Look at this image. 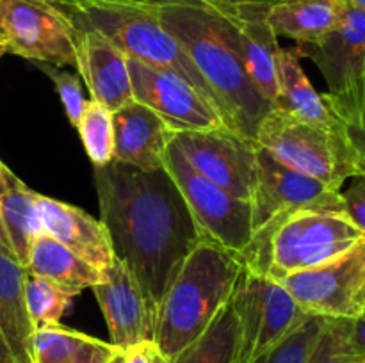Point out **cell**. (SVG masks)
Masks as SVG:
<instances>
[{"label":"cell","mask_w":365,"mask_h":363,"mask_svg":"<svg viewBox=\"0 0 365 363\" xmlns=\"http://www.w3.org/2000/svg\"><path fill=\"white\" fill-rule=\"evenodd\" d=\"M150 6L205 78L225 125L255 141L260 123L274 105L253 84L220 18L200 0H164Z\"/></svg>","instance_id":"2"},{"label":"cell","mask_w":365,"mask_h":363,"mask_svg":"<svg viewBox=\"0 0 365 363\" xmlns=\"http://www.w3.org/2000/svg\"><path fill=\"white\" fill-rule=\"evenodd\" d=\"M95 189L114 256L130 267L157 313L184 260L207 237L166 167L141 171L110 160L95 167Z\"/></svg>","instance_id":"1"},{"label":"cell","mask_w":365,"mask_h":363,"mask_svg":"<svg viewBox=\"0 0 365 363\" xmlns=\"http://www.w3.org/2000/svg\"><path fill=\"white\" fill-rule=\"evenodd\" d=\"M36 205L41 217L43 233L56 238L96 269L103 270L113 263V244L102 221L71 203L39 192H36Z\"/></svg>","instance_id":"19"},{"label":"cell","mask_w":365,"mask_h":363,"mask_svg":"<svg viewBox=\"0 0 365 363\" xmlns=\"http://www.w3.org/2000/svg\"><path fill=\"white\" fill-rule=\"evenodd\" d=\"M120 351L121 349H118L110 342H103L100 338H95L91 344H88L78 352L77 358L71 363H109Z\"/></svg>","instance_id":"34"},{"label":"cell","mask_w":365,"mask_h":363,"mask_svg":"<svg viewBox=\"0 0 365 363\" xmlns=\"http://www.w3.org/2000/svg\"><path fill=\"white\" fill-rule=\"evenodd\" d=\"M25 270L57 285L73 298L86 288L95 287L103 278V270L93 267L46 233L39 235L32 244Z\"/></svg>","instance_id":"24"},{"label":"cell","mask_w":365,"mask_h":363,"mask_svg":"<svg viewBox=\"0 0 365 363\" xmlns=\"http://www.w3.org/2000/svg\"><path fill=\"white\" fill-rule=\"evenodd\" d=\"M68 6L77 27L98 31L128 57L178 73L221 116L205 78L180 43L160 23L155 7L134 0H68Z\"/></svg>","instance_id":"5"},{"label":"cell","mask_w":365,"mask_h":363,"mask_svg":"<svg viewBox=\"0 0 365 363\" xmlns=\"http://www.w3.org/2000/svg\"><path fill=\"white\" fill-rule=\"evenodd\" d=\"M200 2L220 18L253 84L274 105L278 93V53L282 46L267 18L271 0Z\"/></svg>","instance_id":"13"},{"label":"cell","mask_w":365,"mask_h":363,"mask_svg":"<svg viewBox=\"0 0 365 363\" xmlns=\"http://www.w3.org/2000/svg\"><path fill=\"white\" fill-rule=\"evenodd\" d=\"M75 68L91 100L106 105L110 112L134 100L127 53L98 31L78 27Z\"/></svg>","instance_id":"17"},{"label":"cell","mask_w":365,"mask_h":363,"mask_svg":"<svg viewBox=\"0 0 365 363\" xmlns=\"http://www.w3.org/2000/svg\"><path fill=\"white\" fill-rule=\"evenodd\" d=\"M71 299L73 295L57 285L25 270V302L36 330L61 324V319L70 308Z\"/></svg>","instance_id":"27"},{"label":"cell","mask_w":365,"mask_h":363,"mask_svg":"<svg viewBox=\"0 0 365 363\" xmlns=\"http://www.w3.org/2000/svg\"><path fill=\"white\" fill-rule=\"evenodd\" d=\"M39 68L56 84V89L59 93L61 102H63L68 121L71 123V127L77 128L86 107V98L82 95L81 77L70 73L68 70H61V68L52 66V64H39Z\"/></svg>","instance_id":"31"},{"label":"cell","mask_w":365,"mask_h":363,"mask_svg":"<svg viewBox=\"0 0 365 363\" xmlns=\"http://www.w3.org/2000/svg\"><path fill=\"white\" fill-rule=\"evenodd\" d=\"M93 294L106 319L110 344L125 351L139 342L153 340L155 313L127 263L114 256L103 269L102 281L93 287Z\"/></svg>","instance_id":"16"},{"label":"cell","mask_w":365,"mask_h":363,"mask_svg":"<svg viewBox=\"0 0 365 363\" xmlns=\"http://www.w3.org/2000/svg\"><path fill=\"white\" fill-rule=\"evenodd\" d=\"M278 162L317 178L328 187L342 191L346 180L362 177L359 157L342 130L309 123L274 107L255 135Z\"/></svg>","instance_id":"6"},{"label":"cell","mask_w":365,"mask_h":363,"mask_svg":"<svg viewBox=\"0 0 365 363\" xmlns=\"http://www.w3.org/2000/svg\"><path fill=\"white\" fill-rule=\"evenodd\" d=\"M230 301L241 327L237 363H253L310 317L280 281L246 267Z\"/></svg>","instance_id":"8"},{"label":"cell","mask_w":365,"mask_h":363,"mask_svg":"<svg viewBox=\"0 0 365 363\" xmlns=\"http://www.w3.org/2000/svg\"><path fill=\"white\" fill-rule=\"evenodd\" d=\"M349 349L359 363H365V312L351 320L349 330Z\"/></svg>","instance_id":"36"},{"label":"cell","mask_w":365,"mask_h":363,"mask_svg":"<svg viewBox=\"0 0 365 363\" xmlns=\"http://www.w3.org/2000/svg\"><path fill=\"white\" fill-rule=\"evenodd\" d=\"M0 249H4V251L9 253V255H13V249H11V242H9V238H7L6 230H4L2 219H0Z\"/></svg>","instance_id":"38"},{"label":"cell","mask_w":365,"mask_h":363,"mask_svg":"<svg viewBox=\"0 0 365 363\" xmlns=\"http://www.w3.org/2000/svg\"><path fill=\"white\" fill-rule=\"evenodd\" d=\"M242 270L241 256L210 238L189 253L155 313L153 342L170 362L205 333L232 299Z\"/></svg>","instance_id":"3"},{"label":"cell","mask_w":365,"mask_h":363,"mask_svg":"<svg viewBox=\"0 0 365 363\" xmlns=\"http://www.w3.org/2000/svg\"><path fill=\"white\" fill-rule=\"evenodd\" d=\"M310 317L356 319L365 312V237L335 258L280 280Z\"/></svg>","instance_id":"10"},{"label":"cell","mask_w":365,"mask_h":363,"mask_svg":"<svg viewBox=\"0 0 365 363\" xmlns=\"http://www.w3.org/2000/svg\"><path fill=\"white\" fill-rule=\"evenodd\" d=\"M296 52L319 68L328 88L323 96L335 116H348L365 85V13L344 7L335 28L316 45H298Z\"/></svg>","instance_id":"11"},{"label":"cell","mask_w":365,"mask_h":363,"mask_svg":"<svg viewBox=\"0 0 365 363\" xmlns=\"http://www.w3.org/2000/svg\"><path fill=\"white\" fill-rule=\"evenodd\" d=\"M95 337L61 324L41 327L34 333V363H71Z\"/></svg>","instance_id":"28"},{"label":"cell","mask_w":365,"mask_h":363,"mask_svg":"<svg viewBox=\"0 0 365 363\" xmlns=\"http://www.w3.org/2000/svg\"><path fill=\"white\" fill-rule=\"evenodd\" d=\"M159 2H164V0H152V2H146V4H159Z\"/></svg>","instance_id":"41"},{"label":"cell","mask_w":365,"mask_h":363,"mask_svg":"<svg viewBox=\"0 0 365 363\" xmlns=\"http://www.w3.org/2000/svg\"><path fill=\"white\" fill-rule=\"evenodd\" d=\"M339 2H341L342 6L351 7V9L362 11V13H365V0H339Z\"/></svg>","instance_id":"39"},{"label":"cell","mask_w":365,"mask_h":363,"mask_svg":"<svg viewBox=\"0 0 365 363\" xmlns=\"http://www.w3.org/2000/svg\"><path fill=\"white\" fill-rule=\"evenodd\" d=\"M0 219L11 242L14 258L27 265L29 251L43 233L41 217L36 205V192L25 185L0 160Z\"/></svg>","instance_id":"22"},{"label":"cell","mask_w":365,"mask_h":363,"mask_svg":"<svg viewBox=\"0 0 365 363\" xmlns=\"http://www.w3.org/2000/svg\"><path fill=\"white\" fill-rule=\"evenodd\" d=\"M66 2H68V0H66Z\"/></svg>","instance_id":"42"},{"label":"cell","mask_w":365,"mask_h":363,"mask_svg":"<svg viewBox=\"0 0 365 363\" xmlns=\"http://www.w3.org/2000/svg\"><path fill=\"white\" fill-rule=\"evenodd\" d=\"M327 326L324 317H309L287 338L253 363H309L310 354Z\"/></svg>","instance_id":"29"},{"label":"cell","mask_w":365,"mask_h":363,"mask_svg":"<svg viewBox=\"0 0 365 363\" xmlns=\"http://www.w3.org/2000/svg\"><path fill=\"white\" fill-rule=\"evenodd\" d=\"M299 59L302 57L298 56L296 48H284V46L280 48V53H278V93L274 107L299 117V120L309 121V123L342 130L344 125L335 116L324 96L317 93L312 82L309 80Z\"/></svg>","instance_id":"20"},{"label":"cell","mask_w":365,"mask_h":363,"mask_svg":"<svg viewBox=\"0 0 365 363\" xmlns=\"http://www.w3.org/2000/svg\"><path fill=\"white\" fill-rule=\"evenodd\" d=\"M77 130L93 166L102 167L114 160L113 112L106 105L91 98L86 100Z\"/></svg>","instance_id":"26"},{"label":"cell","mask_w":365,"mask_h":363,"mask_svg":"<svg viewBox=\"0 0 365 363\" xmlns=\"http://www.w3.org/2000/svg\"><path fill=\"white\" fill-rule=\"evenodd\" d=\"M344 7L339 0H271L267 18L278 38L316 45L341 21Z\"/></svg>","instance_id":"23"},{"label":"cell","mask_w":365,"mask_h":363,"mask_svg":"<svg viewBox=\"0 0 365 363\" xmlns=\"http://www.w3.org/2000/svg\"><path fill=\"white\" fill-rule=\"evenodd\" d=\"M351 320L327 319V326L310 354L309 363H359L349 349Z\"/></svg>","instance_id":"30"},{"label":"cell","mask_w":365,"mask_h":363,"mask_svg":"<svg viewBox=\"0 0 365 363\" xmlns=\"http://www.w3.org/2000/svg\"><path fill=\"white\" fill-rule=\"evenodd\" d=\"M250 203L253 233L296 210L344 212L342 191H335L317 178L278 162L259 144L257 184Z\"/></svg>","instance_id":"12"},{"label":"cell","mask_w":365,"mask_h":363,"mask_svg":"<svg viewBox=\"0 0 365 363\" xmlns=\"http://www.w3.org/2000/svg\"><path fill=\"white\" fill-rule=\"evenodd\" d=\"M109 363H125V356H123V351H120V352H118V354L114 356V358L110 359Z\"/></svg>","instance_id":"40"},{"label":"cell","mask_w":365,"mask_h":363,"mask_svg":"<svg viewBox=\"0 0 365 363\" xmlns=\"http://www.w3.org/2000/svg\"><path fill=\"white\" fill-rule=\"evenodd\" d=\"M0 327L18 363H34L36 327L25 302V267L0 249Z\"/></svg>","instance_id":"21"},{"label":"cell","mask_w":365,"mask_h":363,"mask_svg":"<svg viewBox=\"0 0 365 363\" xmlns=\"http://www.w3.org/2000/svg\"><path fill=\"white\" fill-rule=\"evenodd\" d=\"M125 363H171L153 340L139 342L123 351Z\"/></svg>","instance_id":"35"},{"label":"cell","mask_w":365,"mask_h":363,"mask_svg":"<svg viewBox=\"0 0 365 363\" xmlns=\"http://www.w3.org/2000/svg\"><path fill=\"white\" fill-rule=\"evenodd\" d=\"M341 123L344 125L346 135H348L349 142H351L353 149H355L356 157H359V162H360V167H362V177H364L365 174V85L356 107L348 114V116L342 117Z\"/></svg>","instance_id":"32"},{"label":"cell","mask_w":365,"mask_h":363,"mask_svg":"<svg viewBox=\"0 0 365 363\" xmlns=\"http://www.w3.org/2000/svg\"><path fill=\"white\" fill-rule=\"evenodd\" d=\"M344 212L365 237V174L353 178L351 185L342 191Z\"/></svg>","instance_id":"33"},{"label":"cell","mask_w":365,"mask_h":363,"mask_svg":"<svg viewBox=\"0 0 365 363\" xmlns=\"http://www.w3.org/2000/svg\"><path fill=\"white\" fill-rule=\"evenodd\" d=\"M0 363H18L16 356H14L13 349H11L9 342H7L6 335H4L2 327H0Z\"/></svg>","instance_id":"37"},{"label":"cell","mask_w":365,"mask_h":363,"mask_svg":"<svg viewBox=\"0 0 365 363\" xmlns=\"http://www.w3.org/2000/svg\"><path fill=\"white\" fill-rule=\"evenodd\" d=\"M239 349L241 327L232 301H228L205 333L171 359V363H237Z\"/></svg>","instance_id":"25"},{"label":"cell","mask_w":365,"mask_h":363,"mask_svg":"<svg viewBox=\"0 0 365 363\" xmlns=\"http://www.w3.org/2000/svg\"><path fill=\"white\" fill-rule=\"evenodd\" d=\"M360 238L364 233L346 212L296 210L253 233L241 258L246 269L280 281L335 258Z\"/></svg>","instance_id":"4"},{"label":"cell","mask_w":365,"mask_h":363,"mask_svg":"<svg viewBox=\"0 0 365 363\" xmlns=\"http://www.w3.org/2000/svg\"><path fill=\"white\" fill-rule=\"evenodd\" d=\"M78 27L66 0H0V57L73 66Z\"/></svg>","instance_id":"7"},{"label":"cell","mask_w":365,"mask_h":363,"mask_svg":"<svg viewBox=\"0 0 365 363\" xmlns=\"http://www.w3.org/2000/svg\"><path fill=\"white\" fill-rule=\"evenodd\" d=\"M173 141L200 174L235 198L252 199L257 184V141L228 127L175 132Z\"/></svg>","instance_id":"14"},{"label":"cell","mask_w":365,"mask_h":363,"mask_svg":"<svg viewBox=\"0 0 365 363\" xmlns=\"http://www.w3.org/2000/svg\"><path fill=\"white\" fill-rule=\"evenodd\" d=\"M132 96L159 114L173 132L227 127L212 105L175 71L127 56Z\"/></svg>","instance_id":"15"},{"label":"cell","mask_w":365,"mask_h":363,"mask_svg":"<svg viewBox=\"0 0 365 363\" xmlns=\"http://www.w3.org/2000/svg\"><path fill=\"white\" fill-rule=\"evenodd\" d=\"M114 160L141 171L163 169L175 132L143 103L128 102L113 112Z\"/></svg>","instance_id":"18"},{"label":"cell","mask_w":365,"mask_h":363,"mask_svg":"<svg viewBox=\"0 0 365 363\" xmlns=\"http://www.w3.org/2000/svg\"><path fill=\"white\" fill-rule=\"evenodd\" d=\"M164 167L180 189L203 235L241 256L252 242V203L235 198L200 174L182 155L175 141L168 148Z\"/></svg>","instance_id":"9"}]
</instances>
